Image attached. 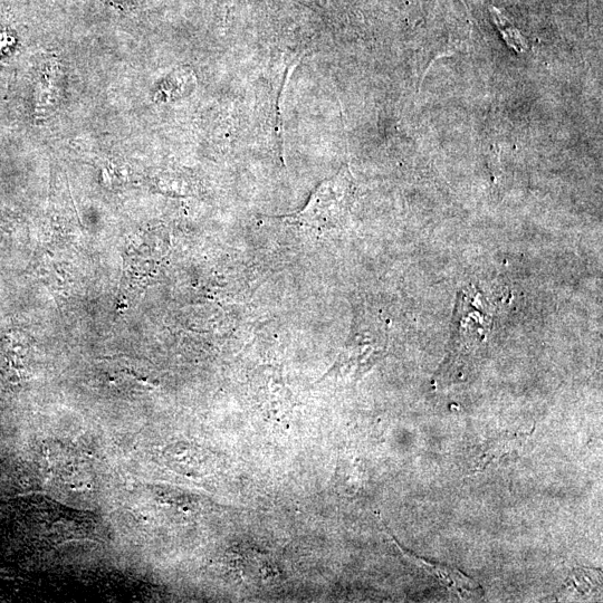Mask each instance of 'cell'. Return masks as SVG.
I'll return each instance as SVG.
<instances>
[{"label": "cell", "instance_id": "6da1fadb", "mask_svg": "<svg viewBox=\"0 0 603 603\" xmlns=\"http://www.w3.org/2000/svg\"><path fill=\"white\" fill-rule=\"evenodd\" d=\"M349 175L348 170H342L339 175L323 181L300 213L283 219L319 234L337 228L348 210Z\"/></svg>", "mask_w": 603, "mask_h": 603}, {"label": "cell", "instance_id": "5b68a950", "mask_svg": "<svg viewBox=\"0 0 603 603\" xmlns=\"http://www.w3.org/2000/svg\"><path fill=\"white\" fill-rule=\"evenodd\" d=\"M492 11L494 12L493 16L495 24L500 28V31L507 44L513 47V49H524V40L520 32L515 30V28H513L509 22H507V19H505L499 11H496L495 8H492Z\"/></svg>", "mask_w": 603, "mask_h": 603}, {"label": "cell", "instance_id": "3957f363", "mask_svg": "<svg viewBox=\"0 0 603 603\" xmlns=\"http://www.w3.org/2000/svg\"><path fill=\"white\" fill-rule=\"evenodd\" d=\"M528 436L526 434H507L492 440L483 447L482 453L477 457L474 472L485 471L493 463L500 462L503 458L510 456L524 443Z\"/></svg>", "mask_w": 603, "mask_h": 603}, {"label": "cell", "instance_id": "277c9868", "mask_svg": "<svg viewBox=\"0 0 603 603\" xmlns=\"http://www.w3.org/2000/svg\"><path fill=\"white\" fill-rule=\"evenodd\" d=\"M570 588L576 589L581 596H590L601 587V573L587 569L574 570L568 580Z\"/></svg>", "mask_w": 603, "mask_h": 603}, {"label": "cell", "instance_id": "7a4b0ae2", "mask_svg": "<svg viewBox=\"0 0 603 603\" xmlns=\"http://www.w3.org/2000/svg\"><path fill=\"white\" fill-rule=\"evenodd\" d=\"M394 542L407 560L432 574L444 587L454 592L459 598L467 599L482 595L480 586L472 579L467 578L461 571L419 558L416 554L402 548L395 539Z\"/></svg>", "mask_w": 603, "mask_h": 603}]
</instances>
